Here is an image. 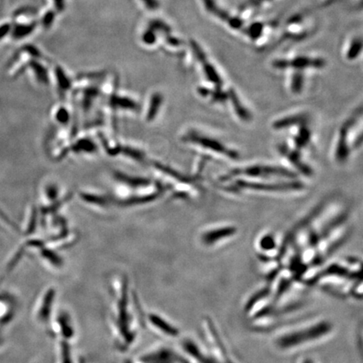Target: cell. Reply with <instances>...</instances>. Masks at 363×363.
Instances as JSON below:
<instances>
[{"label":"cell","instance_id":"cell-1","mask_svg":"<svg viewBox=\"0 0 363 363\" xmlns=\"http://www.w3.org/2000/svg\"><path fill=\"white\" fill-rule=\"evenodd\" d=\"M251 177V178H271L280 177L285 179H294L296 174L293 171L288 170L283 167L271 165H252L244 168H235L229 171L220 178L221 182H227L238 177Z\"/></svg>","mask_w":363,"mask_h":363},{"label":"cell","instance_id":"cell-2","mask_svg":"<svg viewBox=\"0 0 363 363\" xmlns=\"http://www.w3.org/2000/svg\"><path fill=\"white\" fill-rule=\"evenodd\" d=\"M305 187L304 183L294 180L278 183L254 182L245 180H237L234 182L232 184L226 187V190L229 193H238L241 190H252L259 192H293L303 190Z\"/></svg>","mask_w":363,"mask_h":363},{"label":"cell","instance_id":"cell-3","mask_svg":"<svg viewBox=\"0 0 363 363\" xmlns=\"http://www.w3.org/2000/svg\"><path fill=\"white\" fill-rule=\"evenodd\" d=\"M183 140L186 142L192 143L198 146H201L203 148L213 151L215 153L220 154L229 159L237 160L240 158V153L236 150H233L230 147H228L220 140L210 136H206L204 135L198 134L197 132L187 133L183 137Z\"/></svg>","mask_w":363,"mask_h":363},{"label":"cell","instance_id":"cell-4","mask_svg":"<svg viewBox=\"0 0 363 363\" xmlns=\"http://www.w3.org/2000/svg\"><path fill=\"white\" fill-rule=\"evenodd\" d=\"M362 115V108H359L351 117L345 120L339 132L338 142L335 149V158L340 163L347 161L349 157L350 148L348 145V136L352 127L355 126L358 118Z\"/></svg>","mask_w":363,"mask_h":363},{"label":"cell","instance_id":"cell-5","mask_svg":"<svg viewBox=\"0 0 363 363\" xmlns=\"http://www.w3.org/2000/svg\"><path fill=\"white\" fill-rule=\"evenodd\" d=\"M274 68L276 69H288L293 68L296 70H305L310 68H323L325 66L324 59L310 57V56H297L291 60H276L272 63Z\"/></svg>","mask_w":363,"mask_h":363},{"label":"cell","instance_id":"cell-6","mask_svg":"<svg viewBox=\"0 0 363 363\" xmlns=\"http://www.w3.org/2000/svg\"><path fill=\"white\" fill-rule=\"evenodd\" d=\"M192 49H193L194 55L198 60V62L203 65V70H204V75L206 77L207 79L215 84L216 88H221L223 86V80L221 79V76L219 74L217 70L215 69V67L207 60L206 56L204 53L203 50L200 49L198 44L196 42H192Z\"/></svg>","mask_w":363,"mask_h":363},{"label":"cell","instance_id":"cell-7","mask_svg":"<svg viewBox=\"0 0 363 363\" xmlns=\"http://www.w3.org/2000/svg\"><path fill=\"white\" fill-rule=\"evenodd\" d=\"M278 151L282 156H284L289 162L293 164L298 170L300 171L302 174H305V176H312L313 171L310 168V167L305 164L304 161L302 160L301 155L299 150H292L289 148L288 145L285 144H281L278 146Z\"/></svg>","mask_w":363,"mask_h":363},{"label":"cell","instance_id":"cell-8","mask_svg":"<svg viewBox=\"0 0 363 363\" xmlns=\"http://www.w3.org/2000/svg\"><path fill=\"white\" fill-rule=\"evenodd\" d=\"M309 122V116L305 114L290 115L286 117L281 118L279 120H275L272 124V128L276 131L283 130V129L290 128L295 126H303L307 125Z\"/></svg>","mask_w":363,"mask_h":363},{"label":"cell","instance_id":"cell-9","mask_svg":"<svg viewBox=\"0 0 363 363\" xmlns=\"http://www.w3.org/2000/svg\"><path fill=\"white\" fill-rule=\"evenodd\" d=\"M235 233H236V228L235 227H222V228H218V229L205 232L203 236V240L208 245H211V244H215V241L217 240L235 235Z\"/></svg>","mask_w":363,"mask_h":363},{"label":"cell","instance_id":"cell-10","mask_svg":"<svg viewBox=\"0 0 363 363\" xmlns=\"http://www.w3.org/2000/svg\"><path fill=\"white\" fill-rule=\"evenodd\" d=\"M228 98H229L231 101L233 108L235 109L236 115H237L238 117L240 118V120H244V121H250L252 120L251 112L249 111L248 109L244 106L243 103H241V101L240 100V98L238 97L237 93H236L235 90H232V89L229 90Z\"/></svg>","mask_w":363,"mask_h":363},{"label":"cell","instance_id":"cell-11","mask_svg":"<svg viewBox=\"0 0 363 363\" xmlns=\"http://www.w3.org/2000/svg\"><path fill=\"white\" fill-rule=\"evenodd\" d=\"M14 312V305L7 296H0V324L8 322Z\"/></svg>","mask_w":363,"mask_h":363},{"label":"cell","instance_id":"cell-12","mask_svg":"<svg viewBox=\"0 0 363 363\" xmlns=\"http://www.w3.org/2000/svg\"><path fill=\"white\" fill-rule=\"evenodd\" d=\"M36 23H18L11 29L12 37L14 39H22L24 37H28L36 29Z\"/></svg>","mask_w":363,"mask_h":363},{"label":"cell","instance_id":"cell-13","mask_svg":"<svg viewBox=\"0 0 363 363\" xmlns=\"http://www.w3.org/2000/svg\"><path fill=\"white\" fill-rule=\"evenodd\" d=\"M299 127V132L294 137V144L299 151L300 149L305 148L311 140V131L308 128L307 125H303Z\"/></svg>","mask_w":363,"mask_h":363},{"label":"cell","instance_id":"cell-14","mask_svg":"<svg viewBox=\"0 0 363 363\" xmlns=\"http://www.w3.org/2000/svg\"><path fill=\"white\" fill-rule=\"evenodd\" d=\"M50 293H45L43 299H42V303L39 304V305L37 306V317L39 318L40 320H43L45 319L47 316H46V313L49 311V306H50Z\"/></svg>","mask_w":363,"mask_h":363},{"label":"cell","instance_id":"cell-15","mask_svg":"<svg viewBox=\"0 0 363 363\" xmlns=\"http://www.w3.org/2000/svg\"><path fill=\"white\" fill-rule=\"evenodd\" d=\"M304 82H305V78L300 71L293 73L292 79H291V91L296 94L300 93L304 88Z\"/></svg>","mask_w":363,"mask_h":363},{"label":"cell","instance_id":"cell-16","mask_svg":"<svg viewBox=\"0 0 363 363\" xmlns=\"http://www.w3.org/2000/svg\"><path fill=\"white\" fill-rule=\"evenodd\" d=\"M362 51V42L360 40H353L349 49L347 50V57L348 60H354L357 58Z\"/></svg>","mask_w":363,"mask_h":363},{"label":"cell","instance_id":"cell-17","mask_svg":"<svg viewBox=\"0 0 363 363\" xmlns=\"http://www.w3.org/2000/svg\"><path fill=\"white\" fill-rule=\"evenodd\" d=\"M151 322L154 326H157V328L162 329L164 332L172 334V335L175 334V330L172 327L169 326V325L168 326V324H165L166 322L163 321L162 319L158 318L157 316H151Z\"/></svg>","mask_w":363,"mask_h":363},{"label":"cell","instance_id":"cell-18","mask_svg":"<svg viewBox=\"0 0 363 363\" xmlns=\"http://www.w3.org/2000/svg\"><path fill=\"white\" fill-rule=\"evenodd\" d=\"M209 95L211 96L213 101L223 103L228 99V92H224L222 88H215V90H210Z\"/></svg>","mask_w":363,"mask_h":363},{"label":"cell","instance_id":"cell-19","mask_svg":"<svg viewBox=\"0 0 363 363\" xmlns=\"http://www.w3.org/2000/svg\"><path fill=\"white\" fill-rule=\"evenodd\" d=\"M142 42L145 43V45H151L157 42V32L152 31L151 29L149 28L148 30L143 33Z\"/></svg>","mask_w":363,"mask_h":363},{"label":"cell","instance_id":"cell-20","mask_svg":"<svg viewBox=\"0 0 363 363\" xmlns=\"http://www.w3.org/2000/svg\"><path fill=\"white\" fill-rule=\"evenodd\" d=\"M55 16H56V14H55V12L54 11L48 10L47 12H45V14L43 15V17H42V25H43L45 28H49L50 25H52V23L54 22Z\"/></svg>","mask_w":363,"mask_h":363},{"label":"cell","instance_id":"cell-21","mask_svg":"<svg viewBox=\"0 0 363 363\" xmlns=\"http://www.w3.org/2000/svg\"><path fill=\"white\" fill-rule=\"evenodd\" d=\"M145 8L151 11H155L158 9L160 7V3L158 0H140Z\"/></svg>","mask_w":363,"mask_h":363},{"label":"cell","instance_id":"cell-22","mask_svg":"<svg viewBox=\"0 0 363 363\" xmlns=\"http://www.w3.org/2000/svg\"><path fill=\"white\" fill-rule=\"evenodd\" d=\"M12 25L8 23H5L3 25H0V41L4 38L10 31H11Z\"/></svg>","mask_w":363,"mask_h":363},{"label":"cell","instance_id":"cell-23","mask_svg":"<svg viewBox=\"0 0 363 363\" xmlns=\"http://www.w3.org/2000/svg\"><path fill=\"white\" fill-rule=\"evenodd\" d=\"M53 2L54 4H55V8H56V10H58V11H62V9L64 8V0H53Z\"/></svg>","mask_w":363,"mask_h":363},{"label":"cell","instance_id":"cell-24","mask_svg":"<svg viewBox=\"0 0 363 363\" xmlns=\"http://www.w3.org/2000/svg\"><path fill=\"white\" fill-rule=\"evenodd\" d=\"M3 338H2V335H1V333H0V347L2 346V344H3Z\"/></svg>","mask_w":363,"mask_h":363},{"label":"cell","instance_id":"cell-25","mask_svg":"<svg viewBox=\"0 0 363 363\" xmlns=\"http://www.w3.org/2000/svg\"><path fill=\"white\" fill-rule=\"evenodd\" d=\"M1 1H2V0H0V3H1Z\"/></svg>","mask_w":363,"mask_h":363},{"label":"cell","instance_id":"cell-26","mask_svg":"<svg viewBox=\"0 0 363 363\" xmlns=\"http://www.w3.org/2000/svg\"></svg>","mask_w":363,"mask_h":363}]
</instances>
